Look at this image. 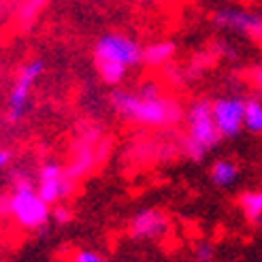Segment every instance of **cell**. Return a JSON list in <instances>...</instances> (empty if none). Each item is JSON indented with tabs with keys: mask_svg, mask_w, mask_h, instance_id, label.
Returning <instances> with one entry per match:
<instances>
[{
	"mask_svg": "<svg viewBox=\"0 0 262 262\" xmlns=\"http://www.w3.org/2000/svg\"><path fill=\"white\" fill-rule=\"evenodd\" d=\"M168 230H171V217L158 207L141 209V211L133 215V220L128 224L130 237L141 239V241H158L166 237Z\"/></svg>",
	"mask_w": 262,
	"mask_h": 262,
	"instance_id": "30bf717a",
	"label": "cell"
},
{
	"mask_svg": "<svg viewBox=\"0 0 262 262\" xmlns=\"http://www.w3.org/2000/svg\"><path fill=\"white\" fill-rule=\"evenodd\" d=\"M211 115L222 139H234L243 130V98L241 96H220L211 102Z\"/></svg>",
	"mask_w": 262,
	"mask_h": 262,
	"instance_id": "9c48e42d",
	"label": "cell"
},
{
	"mask_svg": "<svg viewBox=\"0 0 262 262\" xmlns=\"http://www.w3.org/2000/svg\"><path fill=\"white\" fill-rule=\"evenodd\" d=\"M0 213H3V203H0Z\"/></svg>",
	"mask_w": 262,
	"mask_h": 262,
	"instance_id": "44dd1931",
	"label": "cell"
},
{
	"mask_svg": "<svg viewBox=\"0 0 262 262\" xmlns=\"http://www.w3.org/2000/svg\"><path fill=\"white\" fill-rule=\"evenodd\" d=\"M239 177H241V166L230 158H220L209 168V179H211L213 186H217L222 190L232 188L234 183L239 181Z\"/></svg>",
	"mask_w": 262,
	"mask_h": 262,
	"instance_id": "7c38bea8",
	"label": "cell"
},
{
	"mask_svg": "<svg viewBox=\"0 0 262 262\" xmlns=\"http://www.w3.org/2000/svg\"><path fill=\"white\" fill-rule=\"evenodd\" d=\"M109 104L117 117L143 128H171L183 120V107L164 94L158 81H143L133 90H113Z\"/></svg>",
	"mask_w": 262,
	"mask_h": 262,
	"instance_id": "6da1fadb",
	"label": "cell"
},
{
	"mask_svg": "<svg viewBox=\"0 0 262 262\" xmlns=\"http://www.w3.org/2000/svg\"><path fill=\"white\" fill-rule=\"evenodd\" d=\"M145 3H162V0H145Z\"/></svg>",
	"mask_w": 262,
	"mask_h": 262,
	"instance_id": "ffe728a7",
	"label": "cell"
},
{
	"mask_svg": "<svg viewBox=\"0 0 262 262\" xmlns=\"http://www.w3.org/2000/svg\"><path fill=\"white\" fill-rule=\"evenodd\" d=\"M109 147H111V141L102 135V130L98 126H88L83 130V135L77 137V141L73 143L67 173L75 181L88 177L102 160H107Z\"/></svg>",
	"mask_w": 262,
	"mask_h": 262,
	"instance_id": "5b68a950",
	"label": "cell"
},
{
	"mask_svg": "<svg viewBox=\"0 0 262 262\" xmlns=\"http://www.w3.org/2000/svg\"><path fill=\"white\" fill-rule=\"evenodd\" d=\"M186 120V139H183V154L192 162H203L207 154H211L220 143L222 137L215 128L211 115V102L207 98L194 100L190 107L183 111Z\"/></svg>",
	"mask_w": 262,
	"mask_h": 262,
	"instance_id": "277c9868",
	"label": "cell"
},
{
	"mask_svg": "<svg viewBox=\"0 0 262 262\" xmlns=\"http://www.w3.org/2000/svg\"><path fill=\"white\" fill-rule=\"evenodd\" d=\"M51 217H54V222L58 226H67L73 222V211L64 203H58V205L51 207Z\"/></svg>",
	"mask_w": 262,
	"mask_h": 262,
	"instance_id": "e0dca14e",
	"label": "cell"
},
{
	"mask_svg": "<svg viewBox=\"0 0 262 262\" xmlns=\"http://www.w3.org/2000/svg\"><path fill=\"white\" fill-rule=\"evenodd\" d=\"M243 130L252 135L262 133V102L256 96L243 100Z\"/></svg>",
	"mask_w": 262,
	"mask_h": 262,
	"instance_id": "5bb4252c",
	"label": "cell"
},
{
	"mask_svg": "<svg viewBox=\"0 0 262 262\" xmlns=\"http://www.w3.org/2000/svg\"><path fill=\"white\" fill-rule=\"evenodd\" d=\"M11 160H13V151L0 147V171H5V168L11 164Z\"/></svg>",
	"mask_w": 262,
	"mask_h": 262,
	"instance_id": "d6986e66",
	"label": "cell"
},
{
	"mask_svg": "<svg viewBox=\"0 0 262 262\" xmlns=\"http://www.w3.org/2000/svg\"><path fill=\"white\" fill-rule=\"evenodd\" d=\"M71 262H111L104 254L96 252V250H88V247H83V250H77L71 258Z\"/></svg>",
	"mask_w": 262,
	"mask_h": 262,
	"instance_id": "2e32d148",
	"label": "cell"
},
{
	"mask_svg": "<svg viewBox=\"0 0 262 262\" xmlns=\"http://www.w3.org/2000/svg\"><path fill=\"white\" fill-rule=\"evenodd\" d=\"M213 24L222 30L243 34L254 43H260V38H262V17H260V13L250 11V9L224 7L213 13Z\"/></svg>",
	"mask_w": 262,
	"mask_h": 262,
	"instance_id": "ba28073f",
	"label": "cell"
},
{
	"mask_svg": "<svg viewBox=\"0 0 262 262\" xmlns=\"http://www.w3.org/2000/svg\"><path fill=\"white\" fill-rule=\"evenodd\" d=\"M11 194L5 201V211L24 230H41L51 220V207L38 196L34 188V175L28 171H15L11 179Z\"/></svg>",
	"mask_w": 262,
	"mask_h": 262,
	"instance_id": "3957f363",
	"label": "cell"
},
{
	"mask_svg": "<svg viewBox=\"0 0 262 262\" xmlns=\"http://www.w3.org/2000/svg\"><path fill=\"white\" fill-rule=\"evenodd\" d=\"M239 209H241V213L243 217L250 222V224H260L262 222V192L260 190H245L241 196H239V201H237Z\"/></svg>",
	"mask_w": 262,
	"mask_h": 262,
	"instance_id": "4fadbf2b",
	"label": "cell"
},
{
	"mask_svg": "<svg viewBox=\"0 0 262 262\" xmlns=\"http://www.w3.org/2000/svg\"><path fill=\"white\" fill-rule=\"evenodd\" d=\"M75 186L77 181L67 173V166L58 162H45L34 177V188L49 207L71 199L75 194Z\"/></svg>",
	"mask_w": 262,
	"mask_h": 262,
	"instance_id": "52a82bcc",
	"label": "cell"
},
{
	"mask_svg": "<svg viewBox=\"0 0 262 262\" xmlns=\"http://www.w3.org/2000/svg\"><path fill=\"white\" fill-rule=\"evenodd\" d=\"M47 71V62L43 58H34L30 62H26L19 67L15 81L11 85L9 98H7V111H5V120L9 126H17L26 113L30 109V98H32V90L36 83L41 81V77Z\"/></svg>",
	"mask_w": 262,
	"mask_h": 262,
	"instance_id": "8992f818",
	"label": "cell"
},
{
	"mask_svg": "<svg viewBox=\"0 0 262 262\" xmlns=\"http://www.w3.org/2000/svg\"><path fill=\"white\" fill-rule=\"evenodd\" d=\"M213 256H215V247H213V243L201 241L199 245L194 247V258H196V262H211Z\"/></svg>",
	"mask_w": 262,
	"mask_h": 262,
	"instance_id": "ac0fdd59",
	"label": "cell"
},
{
	"mask_svg": "<svg viewBox=\"0 0 262 262\" xmlns=\"http://www.w3.org/2000/svg\"><path fill=\"white\" fill-rule=\"evenodd\" d=\"M177 54V45L173 41H156L141 51V62L149 69H162L173 62V56Z\"/></svg>",
	"mask_w": 262,
	"mask_h": 262,
	"instance_id": "8fae6325",
	"label": "cell"
},
{
	"mask_svg": "<svg viewBox=\"0 0 262 262\" xmlns=\"http://www.w3.org/2000/svg\"><path fill=\"white\" fill-rule=\"evenodd\" d=\"M0 262H5V260H3V258H0Z\"/></svg>",
	"mask_w": 262,
	"mask_h": 262,
	"instance_id": "7402d4cb",
	"label": "cell"
},
{
	"mask_svg": "<svg viewBox=\"0 0 262 262\" xmlns=\"http://www.w3.org/2000/svg\"><path fill=\"white\" fill-rule=\"evenodd\" d=\"M141 51L137 38L126 32H104L94 45V67L102 83L111 88L122 85L128 71L141 64Z\"/></svg>",
	"mask_w": 262,
	"mask_h": 262,
	"instance_id": "7a4b0ae2",
	"label": "cell"
},
{
	"mask_svg": "<svg viewBox=\"0 0 262 262\" xmlns=\"http://www.w3.org/2000/svg\"><path fill=\"white\" fill-rule=\"evenodd\" d=\"M47 0H21L19 7H17V19L21 26H30L38 15H41V11L45 9Z\"/></svg>",
	"mask_w": 262,
	"mask_h": 262,
	"instance_id": "9a60e30c",
	"label": "cell"
}]
</instances>
